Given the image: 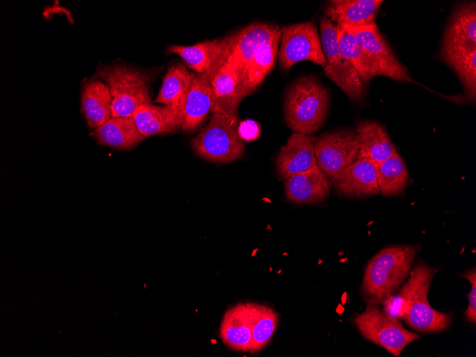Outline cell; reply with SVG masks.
<instances>
[{
  "mask_svg": "<svg viewBox=\"0 0 476 357\" xmlns=\"http://www.w3.org/2000/svg\"><path fill=\"white\" fill-rule=\"evenodd\" d=\"M81 105L90 128L95 129L105 123L112 116V96L107 84L97 79L86 83Z\"/></svg>",
  "mask_w": 476,
  "mask_h": 357,
  "instance_id": "obj_22",
  "label": "cell"
},
{
  "mask_svg": "<svg viewBox=\"0 0 476 357\" xmlns=\"http://www.w3.org/2000/svg\"><path fill=\"white\" fill-rule=\"evenodd\" d=\"M223 343L229 348L249 351L252 345V325L247 303H239L224 314L219 328Z\"/></svg>",
  "mask_w": 476,
  "mask_h": 357,
  "instance_id": "obj_20",
  "label": "cell"
},
{
  "mask_svg": "<svg viewBox=\"0 0 476 357\" xmlns=\"http://www.w3.org/2000/svg\"><path fill=\"white\" fill-rule=\"evenodd\" d=\"M237 133L242 141H253L260 136L261 128L257 121L253 120H245L239 121L237 128Z\"/></svg>",
  "mask_w": 476,
  "mask_h": 357,
  "instance_id": "obj_32",
  "label": "cell"
},
{
  "mask_svg": "<svg viewBox=\"0 0 476 357\" xmlns=\"http://www.w3.org/2000/svg\"><path fill=\"white\" fill-rule=\"evenodd\" d=\"M448 66L457 74L468 96L475 98L476 50L441 56Z\"/></svg>",
  "mask_w": 476,
  "mask_h": 357,
  "instance_id": "obj_29",
  "label": "cell"
},
{
  "mask_svg": "<svg viewBox=\"0 0 476 357\" xmlns=\"http://www.w3.org/2000/svg\"><path fill=\"white\" fill-rule=\"evenodd\" d=\"M215 76L192 73V77L180 110L181 130H196L212 113V82Z\"/></svg>",
  "mask_w": 476,
  "mask_h": 357,
  "instance_id": "obj_13",
  "label": "cell"
},
{
  "mask_svg": "<svg viewBox=\"0 0 476 357\" xmlns=\"http://www.w3.org/2000/svg\"><path fill=\"white\" fill-rule=\"evenodd\" d=\"M331 182L339 195L347 197H364L380 193L376 162L368 158H358L341 171Z\"/></svg>",
  "mask_w": 476,
  "mask_h": 357,
  "instance_id": "obj_15",
  "label": "cell"
},
{
  "mask_svg": "<svg viewBox=\"0 0 476 357\" xmlns=\"http://www.w3.org/2000/svg\"><path fill=\"white\" fill-rule=\"evenodd\" d=\"M476 49V5L475 1L460 4L452 13L444 33L441 53Z\"/></svg>",
  "mask_w": 476,
  "mask_h": 357,
  "instance_id": "obj_16",
  "label": "cell"
},
{
  "mask_svg": "<svg viewBox=\"0 0 476 357\" xmlns=\"http://www.w3.org/2000/svg\"><path fill=\"white\" fill-rule=\"evenodd\" d=\"M315 140L311 135L294 132L280 149L275 162L276 172L283 180L318 165Z\"/></svg>",
  "mask_w": 476,
  "mask_h": 357,
  "instance_id": "obj_14",
  "label": "cell"
},
{
  "mask_svg": "<svg viewBox=\"0 0 476 357\" xmlns=\"http://www.w3.org/2000/svg\"><path fill=\"white\" fill-rule=\"evenodd\" d=\"M212 113L238 116L239 105L245 96L238 73L229 57L214 76L212 82Z\"/></svg>",
  "mask_w": 476,
  "mask_h": 357,
  "instance_id": "obj_18",
  "label": "cell"
},
{
  "mask_svg": "<svg viewBox=\"0 0 476 357\" xmlns=\"http://www.w3.org/2000/svg\"><path fill=\"white\" fill-rule=\"evenodd\" d=\"M436 269L420 262V271L414 293L402 319L412 328L421 332H439L452 321L450 314L434 309L428 293Z\"/></svg>",
  "mask_w": 476,
  "mask_h": 357,
  "instance_id": "obj_11",
  "label": "cell"
},
{
  "mask_svg": "<svg viewBox=\"0 0 476 357\" xmlns=\"http://www.w3.org/2000/svg\"><path fill=\"white\" fill-rule=\"evenodd\" d=\"M234 37L235 33H233L222 38L192 46L175 44L169 46L167 52L178 55L195 73L216 76L230 56Z\"/></svg>",
  "mask_w": 476,
  "mask_h": 357,
  "instance_id": "obj_12",
  "label": "cell"
},
{
  "mask_svg": "<svg viewBox=\"0 0 476 357\" xmlns=\"http://www.w3.org/2000/svg\"><path fill=\"white\" fill-rule=\"evenodd\" d=\"M376 176L380 193L383 196L400 195L409 181L405 163L397 152L386 160L376 162Z\"/></svg>",
  "mask_w": 476,
  "mask_h": 357,
  "instance_id": "obj_26",
  "label": "cell"
},
{
  "mask_svg": "<svg viewBox=\"0 0 476 357\" xmlns=\"http://www.w3.org/2000/svg\"><path fill=\"white\" fill-rule=\"evenodd\" d=\"M461 276L467 279L471 284V289L467 294L468 306L465 315L466 319L475 324L476 322V271L475 269H471L465 271Z\"/></svg>",
  "mask_w": 476,
  "mask_h": 357,
  "instance_id": "obj_31",
  "label": "cell"
},
{
  "mask_svg": "<svg viewBox=\"0 0 476 357\" xmlns=\"http://www.w3.org/2000/svg\"><path fill=\"white\" fill-rule=\"evenodd\" d=\"M361 140L359 158L382 162L395 152V148L384 128L375 121L364 120L356 128Z\"/></svg>",
  "mask_w": 476,
  "mask_h": 357,
  "instance_id": "obj_24",
  "label": "cell"
},
{
  "mask_svg": "<svg viewBox=\"0 0 476 357\" xmlns=\"http://www.w3.org/2000/svg\"><path fill=\"white\" fill-rule=\"evenodd\" d=\"M337 41L343 56L354 68L365 85L376 76L352 33L344 26L336 24Z\"/></svg>",
  "mask_w": 476,
  "mask_h": 357,
  "instance_id": "obj_28",
  "label": "cell"
},
{
  "mask_svg": "<svg viewBox=\"0 0 476 357\" xmlns=\"http://www.w3.org/2000/svg\"><path fill=\"white\" fill-rule=\"evenodd\" d=\"M417 253L411 245H395L378 252L368 263L361 286L367 303L382 304L409 275Z\"/></svg>",
  "mask_w": 476,
  "mask_h": 357,
  "instance_id": "obj_2",
  "label": "cell"
},
{
  "mask_svg": "<svg viewBox=\"0 0 476 357\" xmlns=\"http://www.w3.org/2000/svg\"><path fill=\"white\" fill-rule=\"evenodd\" d=\"M420 271V262L411 269L409 279L403 286L383 301L382 309L386 314L398 319H403L416 287Z\"/></svg>",
  "mask_w": 476,
  "mask_h": 357,
  "instance_id": "obj_30",
  "label": "cell"
},
{
  "mask_svg": "<svg viewBox=\"0 0 476 357\" xmlns=\"http://www.w3.org/2000/svg\"><path fill=\"white\" fill-rule=\"evenodd\" d=\"M361 140L356 130L333 131L315 140L318 165L331 181L359 158Z\"/></svg>",
  "mask_w": 476,
  "mask_h": 357,
  "instance_id": "obj_10",
  "label": "cell"
},
{
  "mask_svg": "<svg viewBox=\"0 0 476 357\" xmlns=\"http://www.w3.org/2000/svg\"><path fill=\"white\" fill-rule=\"evenodd\" d=\"M238 116L214 112L209 123L193 138L195 152L211 162L226 164L239 160L244 152L237 133Z\"/></svg>",
  "mask_w": 476,
  "mask_h": 357,
  "instance_id": "obj_4",
  "label": "cell"
},
{
  "mask_svg": "<svg viewBox=\"0 0 476 357\" xmlns=\"http://www.w3.org/2000/svg\"><path fill=\"white\" fill-rule=\"evenodd\" d=\"M344 26L354 36L376 76H384L398 81L415 83L406 68L394 55L375 21L362 26Z\"/></svg>",
  "mask_w": 476,
  "mask_h": 357,
  "instance_id": "obj_9",
  "label": "cell"
},
{
  "mask_svg": "<svg viewBox=\"0 0 476 357\" xmlns=\"http://www.w3.org/2000/svg\"><path fill=\"white\" fill-rule=\"evenodd\" d=\"M96 75L109 88L112 116L132 117L140 105L152 103L146 73L117 63L100 66Z\"/></svg>",
  "mask_w": 476,
  "mask_h": 357,
  "instance_id": "obj_5",
  "label": "cell"
},
{
  "mask_svg": "<svg viewBox=\"0 0 476 357\" xmlns=\"http://www.w3.org/2000/svg\"><path fill=\"white\" fill-rule=\"evenodd\" d=\"M192 77L185 65L171 66L165 73L154 102L170 107L180 120V110ZM181 124V121H180Z\"/></svg>",
  "mask_w": 476,
  "mask_h": 357,
  "instance_id": "obj_25",
  "label": "cell"
},
{
  "mask_svg": "<svg viewBox=\"0 0 476 357\" xmlns=\"http://www.w3.org/2000/svg\"><path fill=\"white\" fill-rule=\"evenodd\" d=\"M320 39L326 63L324 74L353 101L363 100L366 88L354 68L341 54L336 24L325 16L319 20Z\"/></svg>",
  "mask_w": 476,
  "mask_h": 357,
  "instance_id": "obj_7",
  "label": "cell"
},
{
  "mask_svg": "<svg viewBox=\"0 0 476 357\" xmlns=\"http://www.w3.org/2000/svg\"><path fill=\"white\" fill-rule=\"evenodd\" d=\"M354 324L367 340L398 357L404 348L420 336L405 329L399 319L385 314L379 304L367 303L365 311L354 318Z\"/></svg>",
  "mask_w": 476,
  "mask_h": 357,
  "instance_id": "obj_6",
  "label": "cell"
},
{
  "mask_svg": "<svg viewBox=\"0 0 476 357\" xmlns=\"http://www.w3.org/2000/svg\"><path fill=\"white\" fill-rule=\"evenodd\" d=\"M381 0H332L326 6L325 16L336 24L366 26L375 21Z\"/></svg>",
  "mask_w": 476,
  "mask_h": 357,
  "instance_id": "obj_19",
  "label": "cell"
},
{
  "mask_svg": "<svg viewBox=\"0 0 476 357\" xmlns=\"http://www.w3.org/2000/svg\"><path fill=\"white\" fill-rule=\"evenodd\" d=\"M330 98L326 88L314 76H301L287 89L284 102L289 128L304 135L317 132L328 115Z\"/></svg>",
  "mask_w": 476,
  "mask_h": 357,
  "instance_id": "obj_3",
  "label": "cell"
},
{
  "mask_svg": "<svg viewBox=\"0 0 476 357\" xmlns=\"http://www.w3.org/2000/svg\"><path fill=\"white\" fill-rule=\"evenodd\" d=\"M133 117L145 138L172 133L181 128L179 118L167 105L145 104L136 109Z\"/></svg>",
  "mask_w": 476,
  "mask_h": 357,
  "instance_id": "obj_23",
  "label": "cell"
},
{
  "mask_svg": "<svg viewBox=\"0 0 476 357\" xmlns=\"http://www.w3.org/2000/svg\"><path fill=\"white\" fill-rule=\"evenodd\" d=\"M94 133L99 144L118 150H130L145 138L138 129L133 116H111L95 128Z\"/></svg>",
  "mask_w": 476,
  "mask_h": 357,
  "instance_id": "obj_21",
  "label": "cell"
},
{
  "mask_svg": "<svg viewBox=\"0 0 476 357\" xmlns=\"http://www.w3.org/2000/svg\"><path fill=\"white\" fill-rule=\"evenodd\" d=\"M279 44V64L284 71L301 61H309L323 68L326 66L320 36L313 21L284 26Z\"/></svg>",
  "mask_w": 476,
  "mask_h": 357,
  "instance_id": "obj_8",
  "label": "cell"
},
{
  "mask_svg": "<svg viewBox=\"0 0 476 357\" xmlns=\"http://www.w3.org/2000/svg\"><path fill=\"white\" fill-rule=\"evenodd\" d=\"M331 186V181L317 165L286 180L284 193L287 200L293 203H317L328 197Z\"/></svg>",
  "mask_w": 476,
  "mask_h": 357,
  "instance_id": "obj_17",
  "label": "cell"
},
{
  "mask_svg": "<svg viewBox=\"0 0 476 357\" xmlns=\"http://www.w3.org/2000/svg\"><path fill=\"white\" fill-rule=\"evenodd\" d=\"M281 29L255 22L235 32L229 58L247 97L253 93L274 66Z\"/></svg>",
  "mask_w": 476,
  "mask_h": 357,
  "instance_id": "obj_1",
  "label": "cell"
},
{
  "mask_svg": "<svg viewBox=\"0 0 476 357\" xmlns=\"http://www.w3.org/2000/svg\"><path fill=\"white\" fill-rule=\"evenodd\" d=\"M252 325V345L249 352L262 349L271 338L278 324V315L271 308L259 304L247 303Z\"/></svg>",
  "mask_w": 476,
  "mask_h": 357,
  "instance_id": "obj_27",
  "label": "cell"
}]
</instances>
